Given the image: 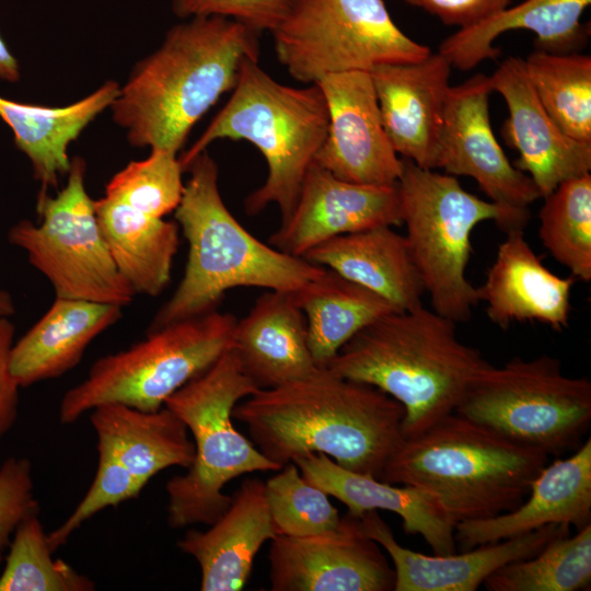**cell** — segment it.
I'll list each match as a JSON object with an SVG mask.
<instances>
[{
    "label": "cell",
    "instance_id": "3957f363",
    "mask_svg": "<svg viewBox=\"0 0 591 591\" xmlns=\"http://www.w3.org/2000/svg\"><path fill=\"white\" fill-rule=\"evenodd\" d=\"M455 324L424 305L390 312L349 339L327 368L401 403L403 437H414L455 413L491 366L479 349L460 340Z\"/></svg>",
    "mask_w": 591,
    "mask_h": 591
},
{
    "label": "cell",
    "instance_id": "836d02e7",
    "mask_svg": "<svg viewBox=\"0 0 591 591\" xmlns=\"http://www.w3.org/2000/svg\"><path fill=\"white\" fill-rule=\"evenodd\" d=\"M538 236L571 276L591 280V174L560 183L543 197Z\"/></svg>",
    "mask_w": 591,
    "mask_h": 591
},
{
    "label": "cell",
    "instance_id": "e575fe53",
    "mask_svg": "<svg viewBox=\"0 0 591 591\" xmlns=\"http://www.w3.org/2000/svg\"><path fill=\"white\" fill-rule=\"evenodd\" d=\"M38 513L22 520L12 534L0 591H91L94 582L69 564L53 558Z\"/></svg>",
    "mask_w": 591,
    "mask_h": 591
},
{
    "label": "cell",
    "instance_id": "7c38bea8",
    "mask_svg": "<svg viewBox=\"0 0 591 591\" xmlns=\"http://www.w3.org/2000/svg\"><path fill=\"white\" fill-rule=\"evenodd\" d=\"M40 221L22 220L8 232L9 242L25 252L58 298L126 306L136 296L117 269L100 229L94 200L85 188V162H71L66 186L37 198Z\"/></svg>",
    "mask_w": 591,
    "mask_h": 591
},
{
    "label": "cell",
    "instance_id": "83f0119b",
    "mask_svg": "<svg viewBox=\"0 0 591 591\" xmlns=\"http://www.w3.org/2000/svg\"><path fill=\"white\" fill-rule=\"evenodd\" d=\"M591 0H524L484 19L459 28L439 47L460 70H471L487 59H495L500 50L493 43L505 32L528 30L535 34V47L553 54H570L589 35L581 15Z\"/></svg>",
    "mask_w": 591,
    "mask_h": 591
},
{
    "label": "cell",
    "instance_id": "ba28073f",
    "mask_svg": "<svg viewBox=\"0 0 591 591\" xmlns=\"http://www.w3.org/2000/svg\"><path fill=\"white\" fill-rule=\"evenodd\" d=\"M397 189L405 237L432 310L455 323L470 320L479 302L465 275L473 230L487 220L506 233L521 229L498 205L466 192L455 176L408 159H402Z\"/></svg>",
    "mask_w": 591,
    "mask_h": 591
},
{
    "label": "cell",
    "instance_id": "b9f144b4",
    "mask_svg": "<svg viewBox=\"0 0 591 591\" xmlns=\"http://www.w3.org/2000/svg\"><path fill=\"white\" fill-rule=\"evenodd\" d=\"M15 326L10 317L0 318V442L11 430L19 414L20 384L14 379L10 358Z\"/></svg>",
    "mask_w": 591,
    "mask_h": 591
},
{
    "label": "cell",
    "instance_id": "5bb4252c",
    "mask_svg": "<svg viewBox=\"0 0 591 591\" xmlns=\"http://www.w3.org/2000/svg\"><path fill=\"white\" fill-rule=\"evenodd\" d=\"M273 591H391L395 572L359 518L346 513L334 530L304 537L276 534L269 547Z\"/></svg>",
    "mask_w": 591,
    "mask_h": 591
},
{
    "label": "cell",
    "instance_id": "4316f807",
    "mask_svg": "<svg viewBox=\"0 0 591 591\" xmlns=\"http://www.w3.org/2000/svg\"><path fill=\"white\" fill-rule=\"evenodd\" d=\"M123 308L81 299L58 298L14 341L10 368L21 387L56 379L76 368L88 346L119 321Z\"/></svg>",
    "mask_w": 591,
    "mask_h": 591
},
{
    "label": "cell",
    "instance_id": "1f68e13d",
    "mask_svg": "<svg viewBox=\"0 0 591 591\" xmlns=\"http://www.w3.org/2000/svg\"><path fill=\"white\" fill-rule=\"evenodd\" d=\"M523 60L552 119L569 137L591 143V57L535 49Z\"/></svg>",
    "mask_w": 591,
    "mask_h": 591
},
{
    "label": "cell",
    "instance_id": "7402d4cb",
    "mask_svg": "<svg viewBox=\"0 0 591 591\" xmlns=\"http://www.w3.org/2000/svg\"><path fill=\"white\" fill-rule=\"evenodd\" d=\"M292 462L308 482L341 501L351 515L394 512L402 519L405 533L422 536L434 555L456 553L455 523L431 494L351 472L323 453L298 456Z\"/></svg>",
    "mask_w": 591,
    "mask_h": 591
},
{
    "label": "cell",
    "instance_id": "277c9868",
    "mask_svg": "<svg viewBox=\"0 0 591 591\" xmlns=\"http://www.w3.org/2000/svg\"><path fill=\"white\" fill-rule=\"evenodd\" d=\"M186 171L190 175L174 211L188 244L186 267L148 331L217 310L230 289L296 292L324 271L325 267L263 243L236 220L222 200L218 165L206 150Z\"/></svg>",
    "mask_w": 591,
    "mask_h": 591
},
{
    "label": "cell",
    "instance_id": "30bf717a",
    "mask_svg": "<svg viewBox=\"0 0 591 591\" xmlns=\"http://www.w3.org/2000/svg\"><path fill=\"white\" fill-rule=\"evenodd\" d=\"M456 414L546 454L582 444L591 422V382L564 373L558 358L514 357L490 366L470 386Z\"/></svg>",
    "mask_w": 591,
    "mask_h": 591
},
{
    "label": "cell",
    "instance_id": "ac0fdd59",
    "mask_svg": "<svg viewBox=\"0 0 591 591\" xmlns=\"http://www.w3.org/2000/svg\"><path fill=\"white\" fill-rule=\"evenodd\" d=\"M451 68L438 51L417 62L384 63L370 71L392 147L424 169H437Z\"/></svg>",
    "mask_w": 591,
    "mask_h": 591
},
{
    "label": "cell",
    "instance_id": "603a6c76",
    "mask_svg": "<svg viewBox=\"0 0 591 591\" xmlns=\"http://www.w3.org/2000/svg\"><path fill=\"white\" fill-rule=\"evenodd\" d=\"M265 495V483L246 478L224 513L206 531L189 530L177 542L200 567V590L237 591L244 588L256 554L276 536Z\"/></svg>",
    "mask_w": 591,
    "mask_h": 591
},
{
    "label": "cell",
    "instance_id": "ffe728a7",
    "mask_svg": "<svg viewBox=\"0 0 591 591\" xmlns=\"http://www.w3.org/2000/svg\"><path fill=\"white\" fill-rule=\"evenodd\" d=\"M591 523V439L566 457L546 464L533 480L526 499L515 509L483 520L455 524L462 551L525 534L548 524Z\"/></svg>",
    "mask_w": 591,
    "mask_h": 591
},
{
    "label": "cell",
    "instance_id": "d4e9b609",
    "mask_svg": "<svg viewBox=\"0 0 591 591\" xmlns=\"http://www.w3.org/2000/svg\"><path fill=\"white\" fill-rule=\"evenodd\" d=\"M303 258L374 292L397 311L422 306L425 288L407 240L390 225L332 237Z\"/></svg>",
    "mask_w": 591,
    "mask_h": 591
},
{
    "label": "cell",
    "instance_id": "8d00e7d4",
    "mask_svg": "<svg viewBox=\"0 0 591 591\" xmlns=\"http://www.w3.org/2000/svg\"><path fill=\"white\" fill-rule=\"evenodd\" d=\"M176 153L151 149L148 158L131 161L106 184L105 196L155 218L175 211L185 184Z\"/></svg>",
    "mask_w": 591,
    "mask_h": 591
},
{
    "label": "cell",
    "instance_id": "4fadbf2b",
    "mask_svg": "<svg viewBox=\"0 0 591 591\" xmlns=\"http://www.w3.org/2000/svg\"><path fill=\"white\" fill-rule=\"evenodd\" d=\"M489 76L477 73L451 86L443 114L437 169L473 177L480 189L524 230L529 206L541 195L528 174L518 170L497 141L489 116Z\"/></svg>",
    "mask_w": 591,
    "mask_h": 591
},
{
    "label": "cell",
    "instance_id": "ee69618b",
    "mask_svg": "<svg viewBox=\"0 0 591 591\" xmlns=\"http://www.w3.org/2000/svg\"><path fill=\"white\" fill-rule=\"evenodd\" d=\"M15 312V304L9 291L0 287V318L11 317Z\"/></svg>",
    "mask_w": 591,
    "mask_h": 591
},
{
    "label": "cell",
    "instance_id": "52a82bcc",
    "mask_svg": "<svg viewBox=\"0 0 591 591\" xmlns=\"http://www.w3.org/2000/svg\"><path fill=\"white\" fill-rule=\"evenodd\" d=\"M258 390L231 348L165 401L164 406L184 421L195 444L187 473L172 477L165 486L171 528L212 524L231 503L232 497L222 493L229 482L243 474L281 468L232 421L235 405Z\"/></svg>",
    "mask_w": 591,
    "mask_h": 591
},
{
    "label": "cell",
    "instance_id": "d590c367",
    "mask_svg": "<svg viewBox=\"0 0 591 591\" xmlns=\"http://www.w3.org/2000/svg\"><path fill=\"white\" fill-rule=\"evenodd\" d=\"M265 495L277 534L311 536L334 530L340 522L328 495L308 482L293 462L267 479Z\"/></svg>",
    "mask_w": 591,
    "mask_h": 591
},
{
    "label": "cell",
    "instance_id": "74e56055",
    "mask_svg": "<svg viewBox=\"0 0 591 591\" xmlns=\"http://www.w3.org/2000/svg\"><path fill=\"white\" fill-rule=\"evenodd\" d=\"M143 485L109 456L99 453L94 479L67 520L47 534L53 552L65 545L82 523L108 507L137 498Z\"/></svg>",
    "mask_w": 591,
    "mask_h": 591
},
{
    "label": "cell",
    "instance_id": "f6af8a7d",
    "mask_svg": "<svg viewBox=\"0 0 591 591\" xmlns=\"http://www.w3.org/2000/svg\"><path fill=\"white\" fill-rule=\"evenodd\" d=\"M2 559H3V553L0 552V563L2 561Z\"/></svg>",
    "mask_w": 591,
    "mask_h": 591
},
{
    "label": "cell",
    "instance_id": "2e32d148",
    "mask_svg": "<svg viewBox=\"0 0 591 591\" xmlns=\"http://www.w3.org/2000/svg\"><path fill=\"white\" fill-rule=\"evenodd\" d=\"M397 184L366 185L340 179L313 162L291 216L269 244L292 256L303 255L332 237L380 225H401Z\"/></svg>",
    "mask_w": 591,
    "mask_h": 591
},
{
    "label": "cell",
    "instance_id": "d6a6232c",
    "mask_svg": "<svg viewBox=\"0 0 591 591\" xmlns=\"http://www.w3.org/2000/svg\"><path fill=\"white\" fill-rule=\"evenodd\" d=\"M591 584V523L549 541L536 555L507 564L484 582L489 591H581Z\"/></svg>",
    "mask_w": 591,
    "mask_h": 591
},
{
    "label": "cell",
    "instance_id": "7a4b0ae2",
    "mask_svg": "<svg viewBox=\"0 0 591 591\" xmlns=\"http://www.w3.org/2000/svg\"><path fill=\"white\" fill-rule=\"evenodd\" d=\"M256 31L232 19L194 16L171 27L140 60L111 105L129 143L176 153L195 124L258 59Z\"/></svg>",
    "mask_w": 591,
    "mask_h": 591
},
{
    "label": "cell",
    "instance_id": "d6986e66",
    "mask_svg": "<svg viewBox=\"0 0 591 591\" xmlns=\"http://www.w3.org/2000/svg\"><path fill=\"white\" fill-rule=\"evenodd\" d=\"M359 519L364 533L392 559L394 591H475L500 567L530 558L553 538L570 533L569 525L548 524L460 554L428 556L402 546L378 511Z\"/></svg>",
    "mask_w": 591,
    "mask_h": 591
},
{
    "label": "cell",
    "instance_id": "9a60e30c",
    "mask_svg": "<svg viewBox=\"0 0 591 591\" xmlns=\"http://www.w3.org/2000/svg\"><path fill=\"white\" fill-rule=\"evenodd\" d=\"M328 109L327 136L314 162L357 184H397L402 159L383 128L369 71L328 74L316 83Z\"/></svg>",
    "mask_w": 591,
    "mask_h": 591
},
{
    "label": "cell",
    "instance_id": "f35d334b",
    "mask_svg": "<svg viewBox=\"0 0 591 591\" xmlns=\"http://www.w3.org/2000/svg\"><path fill=\"white\" fill-rule=\"evenodd\" d=\"M294 0H172L179 19L217 15L237 21L260 33L273 32L285 19Z\"/></svg>",
    "mask_w": 591,
    "mask_h": 591
},
{
    "label": "cell",
    "instance_id": "60d3db41",
    "mask_svg": "<svg viewBox=\"0 0 591 591\" xmlns=\"http://www.w3.org/2000/svg\"><path fill=\"white\" fill-rule=\"evenodd\" d=\"M437 16L443 24L465 28L509 7L512 0H402Z\"/></svg>",
    "mask_w": 591,
    "mask_h": 591
},
{
    "label": "cell",
    "instance_id": "9c48e42d",
    "mask_svg": "<svg viewBox=\"0 0 591 591\" xmlns=\"http://www.w3.org/2000/svg\"><path fill=\"white\" fill-rule=\"evenodd\" d=\"M237 318L217 310L148 331L127 349L99 358L59 405L63 425L105 403L154 412L233 346Z\"/></svg>",
    "mask_w": 591,
    "mask_h": 591
},
{
    "label": "cell",
    "instance_id": "4dcf8cb0",
    "mask_svg": "<svg viewBox=\"0 0 591 591\" xmlns=\"http://www.w3.org/2000/svg\"><path fill=\"white\" fill-rule=\"evenodd\" d=\"M293 297L304 314L309 347L317 368H327L362 328L397 311L380 296L328 268Z\"/></svg>",
    "mask_w": 591,
    "mask_h": 591
},
{
    "label": "cell",
    "instance_id": "ab89813d",
    "mask_svg": "<svg viewBox=\"0 0 591 591\" xmlns=\"http://www.w3.org/2000/svg\"><path fill=\"white\" fill-rule=\"evenodd\" d=\"M33 490L31 462L26 457L7 459L0 466V552L9 547L22 520L39 513Z\"/></svg>",
    "mask_w": 591,
    "mask_h": 591
},
{
    "label": "cell",
    "instance_id": "5b68a950",
    "mask_svg": "<svg viewBox=\"0 0 591 591\" xmlns=\"http://www.w3.org/2000/svg\"><path fill=\"white\" fill-rule=\"evenodd\" d=\"M548 454L452 413L404 438L378 479L431 494L456 524L518 508Z\"/></svg>",
    "mask_w": 591,
    "mask_h": 591
},
{
    "label": "cell",
    "instance_id": "f1b7e54d",
    "mask_svg": "<svg viewBox=\"0 0 591 591\" xmlns=\"http://www.w3.org/2000/svg\"><path fill=\"white\" fill-rule=\"evenodd\" d=\"M120 85L107 81L80 101L62 107L24 104L0 96V118L11 128L16 147L31 162L42 190L56 187L68 174L69 144L104 109L111 107Z\"/></svg>",
    "mask_w": 591,
    "mask_h": 591
},
{
    "label": "cell",
    "instance_id": "7bdbcfd3",
    "mask_svg": "<svg viewBox=\"0 0 591 591\" xmlns=\"http://www.w3.org/2000/svg\"><path fill=\"white\" fill-rule=\"evenodd\" d=\"M19 78V63L0 35V79L15 82Z\"/></svg>",
    "mask_w": 591,
    "mask_h": 591
},
{
    "label": "cell",
    "instance_id": "f546056e",
    "mask_svg": "<svg viewBox=\"0 0 591 591\" xmlns=\"http://www.w3.org/2000/svg\"><path fill=\"white\" fill-rule=\"evenodd\" d=\"M108 252L135 293L158 297L169 285L179 244L177 223L104 196L94 200Z\"/></svg>",
    "mask_w": 591,
    "mask_h": 591
},
{
    "label": "cell",
    "instance_id": "8fae6325",
    "mask_svg": "<svg viewBox=\"0 0 591 591\" xmlns=\"http://www.w3.org/2000/svg\"><path fill=\"white\" fill-rule=\"evenodd\" d=\"M271 34L277 60L306 84L431 53L394 23L383 0H294Z\"/></svg>",
    "mask_w": 591,
    "mask_h": 591
},
{
    "label": "cell",
    "instance_id": "8992f818",
    "mask_svg": "<svg viewBox=\"0 0 591 591\" xmlns=\"http://www.w3.org/2000/svg\"><path fill=\"white\" fill-rule=\"evenodd\" d=\"M328 123L326 101L317 84L285 85L265 72L258 59L247 58L227 104L178 160L186 171L216 140L251 142L265 158L267 177L245 198V211L254 216L275 204L285 222L327 136Z\"/></svg>",
    "mask_w": 591,
    "mask_h": 591
},
{
    "label": "cell",
    "instance_id": "484cf974",
    "mask_svg": "<svg viewBox=\"0 0 591 591\" xmlns=\"http://www.w3.org/2000/svg\"><path fill=\"white\" fill-rule=\"evenodd\" d=\"M90 412L97 453L109 456L143 486L161 471L188 468L194 461L195 444L186 425L165 406L144 412L105 403Z\"/></svg>",
    "mask_w": 591,
    "mask_h": 591
},
{
    "label": "cell",
    "instance_id": "44dd1931",
    "mask_svg": "<svg viewBox=\"0 0 591 591\" xmlns=\"http://www.w3.org/2000/svg\"><path fill=\"white\" fill-rule=\"evenodd\" d=\"M573 276L552 273L531 248L524 230L507 233L485 282L477 288L491 323L507 329L514 322H538L556 332L569 325Z\"/></svg>",
    "mask_w": 591,
    "mask_h": 591
},
{
    "label": "cell",
    "instance_id": "6da1fadb",
    "mask_svg": "<svg viewBox=\"0 0 591 591\" xmlns=\"http://www.w3.org/2000/svg\"><path fill=\"white\" fill-rule=\"evenodd\" d=\"M232 417L279 467L323 453L346 470L379 478L404 439L401 403L329 368L258 390L235 405Z\"/></svg>",
    "mask_w": 591,
    "mask_h": 591
},
{
    "label": "cell",
    "instance_id": "cb8c5ba5",
    "mask_svg": "<svg viewBox=\"0 0 591 591\" xmlns=\"http://www.w3.org/2000/svg\"><path fill=\"white\" fill-rule=\"evenodd\" d=\"M232 349L245 374L260 390L302 379L318 369L293 292L269 290L260 296L236 321Z\"/></svg>",
    "mask_w": 591,
    "mask_h": 591
},
{
    "label": "cell",
    "instance_id": "e0dca14e",
    "mask_svg": "<svg viewBox=\"0 0 591 591\" xmlns=\"http://www.w3.org/2000/svg\"><path fill=\"white\" fill-rule=\"evenodd\" d=\"M493 91L505 100L509 117L506 142L519 152L512 163L530 176L541 198L560 183L591 171V143L566 135L541 104L528 77L524 60L508 57L489 76Z\"/></svg>",
    "mask_w": 591,
    "mask_h": 591
}]
</instances>
